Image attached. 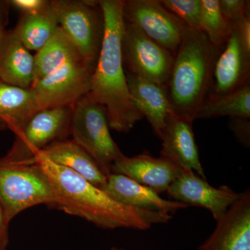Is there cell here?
Segmentation results:
<instances>
[{
  "label": "cell",
  "instance_id": "3957f363",
  "mask_svg": "<svg viewBox=\"0 0 250 250\" xmlns=\"http://www.w3.org/2000/svg\"><path fill=\"white\" fill-rule=\"evenodd\" d=\"M222 47L210 42L203 31H190L174 55L167 87L172 111L193 121L211 91L215 60Z\"/></svg>",
  "mask_w": 250,
  "mask_h": 250
},
{
  "label": "cell",
  "instance_id": "e0dca14e",
  "mask_svg": "<svg viewBox=\"0 0 250 250\" xmlns=\"http://www.w3.org/2000/svg\"><path fill=\"white\" fill-rule=\"evenodd\" d=\"M130 96L135 107L146 118L161 139L166 119L172 111L167 89L150 81L126 72Z\"/></svg>",
  "mask_w": 250,
  "mask_h": 250
},
{
  "label": "cell",
  "instance_id": "2e32d148",
  "mask_svg": "<svg viewBox=\"0 0 250 250\" xmlns=\"http://www.w3.org/2000/svg\"><path fill=\"white\" fill-rule=\"evenodd\" d=\"M104 190L117 202L141 210L173 215L177 210L188 207L181 202L162 198L154 190L123 174H109Z\"/></svg>",
  "mask_w": 250,
  "mask_h": 250
},
{
  "label": "cell",
  "instance_id": "ba28073f",
  "mask_svg": "<svg viewBox=\"0 0 250 250\" xmlns=\"http://www.w3.org/2000/svg\"><path fill=\"white\" fill-rule=\"evenodd\" d=\"M71 115V106L39 110L15 134L14 142L5 156L14 161L34 160L51 143L70 136Z\"/></svg>",
  "mask_w": 250,
  "mask_h": 250
},
{
  "label": "cell",
  "instance_id": "d6986e66",
  "mask_svg": "<svg viewBox=\"0 0 250 250\" xmlns=\"http://www.w3.org/2000/svg\"><path fill=\"white\" fill-rule=\"evenodd\" d=\"M41 152L54 164L72 171L96 187L104 188L107 176L93 157L72 140L56 141Z\"/></svg>",
  "mask_w": 250,
  "mask_h": 250
},
{
  "label": "cell",
  "instance_id": "7a4b0ae2",
  "mask_svg": "<svg viewBox=\"0 0 250 250\" xmlns=\"http://www.w3.org/2000/svg\"><path fill=\"white\" fill-rule=\"evenodd\" d=\"M104 36L88 94L106 108L110 129L128 133L143 116L135 107L128 88L122 55L124 0H100Z\"/></svg>",
  "mask_w": 250,
  "mask_h": 250
},
{
  "label": "cell",
  "instance_id": "7c38bea8",
  "mask_svg": "<svg viewBox=\"0 0 250 250\" xmlns=\"http://www.w3.org/2000/svg\"><path fill=\"white\" fill-rule=\"evenodd\" d=\"M193 120L171 111L163 131L161 156L182 170L192 171L206 179L192 129Z\"/></svg>",
  "mask_w": 250,
  "mask_h": 250
},
{
  "label": "cell",
  "instance_id": "9a60e30c",
  "mask_svg": "<svg viewBox=\"0 0 250 250\" xmlns=\"http://www.w3.org/2000/svg\"><path fill=\"white\" fill-rule=\"evenodd\" d=\"M250 75V52L233 28L215 60L210 93L220 95L234 91L249 82Z\"/></svg>",
  "mask_w": 250,
  "mask_h": 250
},
{
  "label": "cell",
  "instance_id": "d4e9b609",
  "mask_svg": "<svg viewBox=\"0 0 250 250\" xmlns=\"http://www.w3.org/2000/svg\"><path fill=\"white\" fill-rule=\"evenodd\" d=\"M167 11L192 31L200 30L202 0H160Z\"/></svg>",
  "mask_w": 250,
  "mask_h": 250
},
{
  "label": "cell",
  "instance_id": "9c48e42d",
  "mask_svg": "<svg viewBox=\"0 0 250 250\" xmlns=\"http://www.w3.org/2000/svg\"><path fill=\"white\" fill-rule=\"evenodd\" d=\"M125 21L134 24L149 39L175 55L190 30L167 11L160 0H126Z\"/></svg>",
  "mask_w": 250,
  "mask_h": 250
},
{
  "label": "cell",
  "instance_id": "4316f807",
  "mask_svg": "<svg viewBox=\"0 0 250 250\" xmlns=\"http://www.w3.org/2000/svg\"><path fill=\"white\" fill-rule=\"evenodd\" d=\"M229 126L236 139L246 147L250 146V119L234 117L231 118Z\"/></svg>",
  "mask_w": 250,
  "mask_h": 250
},
{
  "label": "cell",
  "instance_id": "cb8c5ba5",
  "mask_svg": "<svg viewBox=\"0 0 250 250\" xmlns=\"http://www.w3.org/2000/svg\"><path fill=\"white\" fill-rule=\"evenodd\" d=\"M200 30L218 47H223L231 36L232 24L222 13L218 0H202Z\"/></svg>",
  "mask_w": 250,
  "mask_h": 250
},
{
  "label": "cell",
  "instance_id": "f1b7e54d",
  "mask_svg": "<svg viewBox=\"0 0 250 250\" xmlns=\"http://www.w3.org/2000/svg\"><path fill=\"white\" fill-rule=\"evenodd\" d=\"M9 223L0 205V250H6L9 242Z\"/></svg>",
  "mask_w": 250,
  "mask_h": 250
},
{
  "label": "cell",
  "instance_id": "44dd1931",
  "mask_svg": "<svg viewBox=\"0 0 250 250\" xmlns=\"http://www.w3.org/2000/svg\"><path fill=\"white\" fill-rule=\"evenodd\" d=\"M59 27L57 15L50 0L48 6L39 12L21 14L13 30L29 51L40 50Z\"/></svg>",
  "mask_w": 250,
  "mask_h": 250
},
{
  "label": "cell",
  "instance_id": "603a6c76",
  "mask_svg": "<svg viewBox=\"0 0 250 250\" xmlns=\"http://www.w3.org/2000/svg\"><path fill=\"white\" fill-rule=\"evenodd\" d=\"M238 117L250 119V83L224 95L210 93L195 114L194 120L218 117Z\"/></svg>",
  "mask_w": 250,
  "mask_h": 250
},
{
  "label": "cell",
  "instance_id": "5bb4252c",
  "mask_svg": "<svg viewBox=\"0 0 250 250\" xmlns=\"http://www.w3.org/2000/svg\"><path fill=\"white\" fill-rule=\"evenodd\" d=\"M216 223L198 250H250V190L245 191Z\"/></svg>",
  "mask_w": 250,
  "mask_h": 250
},
{
  "label": "cell",
  "instance_id": "4dcf8cb0",
  "mask_svg": "<svg viewBox=\"0 0 250 250\" xmlns=\"http://www.w3.org/2000/svg\"><path fill=\"white\" fill-rule=\"evenodd\" d=\"M127 250L125 249H123V248H116V247H113V248H110L109 250Z\"/></svg>",
  "mask_w": 250,
  "mask_h": 250
},
{
  "label": "cell",
  "instance_id": "ac0fdd59",
  "mask_svg": "<svg viewBox=\"0 0 250 250\" xmlns=\"http://www.w3.org/2000/svg\"><path fill=\"white\" fill-rule=\"evenodd\" d=\"M0 80L29 89L34 82V56L14 30L6 31L0 47Z\"/></svg>",
  "mask_w": 250,
  "mask_h": 250
},
{
  "label": "cell",
  "instance_id": "4fadbf2b",
  "mask_svg": "<svg viewBox=\"0 0 250 250\" xmlns=\"http://www.w3.org/2000/svg\"><path fill=\"white\" fill-rule=\"evenodd\" d=\"M183 170L165 158L154 157L143 153L118 159L111 167V173L123 174L160 195L169 187Z\"/></svg>",
  "mask_w": 250,
  "mask_h": 250
},
{
  "label": "cell",
  "instance_id": "f546056e",
  "mask_svg": "<svg viewBox=\"0 0 250 250\" xmlns=\"http://www.w3.org/2000/svg\"><path fill=\"white\" fill-rule=\"evenodd\" d=\"M10 6L9 1L0 0V47L6 32Z\"/></svg>",
  "mask_w": 250,
  "mask_h": 250
},
{
  "label": "cell",
  "instance_id": "52a82bcc",
  "mask_svg": "<svg viewBox=\"0 0 250 250\" xmlns=\"http://www.w3.org/2000/svg\"><path fill=\"white\" fill-rule=\"evenodd\" d=\"M122 55L127 72L167 89L174 54L126 21L122 38Z\"/></svg>",
  "mask_w": 250,
  "mask_h": 250
},
{
  "label": "cell",
  "instance_id": "484cf974",
  "mask_svg": "<svg viewBox=\"0 0 250 250\" xmlns=\"http://www.w3.org/2000/svg\"><path fill=\"white\" fill-rule=\"evenodd\" d=\"M225 17L232 24L250 16V1L247 0H218Z\"/></svg>",
  "mask_w": 250,
  "mask_h": 250
},
{
  "label": "cell",
  "instance_id": "30bf717a",
  "mask_svg": "<svg viewBox=\"0 0 250 250\" xmlns=\"http://www.w3.org/2000/svg\"><path fill=\"white\" fill-rule=\"evenodd\" d=\"M93 72L82 59L71 61L33 84L41 109L73 106L89 93Z\"/></svg>",
  "mask_w": 250,
  "mask_h": 250
},
{
  "label": "cell",
  "instance_id": "6da1fadb",
  "mask_svg": "<svg viewBox=\"0 0 250 250\" xmlns=\"http://www.w3.org/2000/svg\"><path fill=\"white\" fill-rule=\"evenodd\" d=\"M47 174L59 208L106 229L117 228L147 230L156 224L168 223L172 215L128 207L78 174L54 164L42 152L34 157Z\"/></svg>",
  "mask_w": 250,
  "mask_h": 250
},
{
  "label": "cell",
  "instance_id": "83f0119b",
  "mask_svg": "<svg viewBox=\"0 0 250 250\" xmlns=\"http://www.w3.org/2000/svg\"><path fill=\"white\" fill-rule=\"evenodd\" d=\"M50 0H11L10 6L21 11V14H31L39 12L45 9Z\"/></svg>",
  "mask_w": 250,
  "mask_h": 250
},
{
  "label": "cell",
  "instance_id": "277c9868",
  "mask_svg": "<svg viewBox=\"0 0 250 250\" xmlns=\"http://www.w3.org/2000/svg\"><path fill=\"white\" fill-rule=\"evenodd\" d=\"M55 204L47 174L34 160L0 157V205L10 223L23 210L35 206Z\"/></svg>",
  "mask_w": 250,
  "mask_h": 250
},
{
  "label": "cell",
  "instance_id": "8fae6325",
  "mask_svg": "<svg viewBox=\"0 0 250 250\" xmlns=\"http://www.w3.org/2000/svg\"><path fill=\"white\" fill-rule=\"evenodd\" d=\"M167 193L174 201L209 210L217 222L243 197L244 192H235L228 186L212 187L207 179L192 171L183 170L171 184Z\"/></svg>",
  "mask_w": 250,
  "mask_h": 250
},
{
  "label": "cell",
  "instance_id": "7402d4cb",
  "mask_svg": "<svg viewBox=\"0 0 250 250\" xmlns=\"http://www.w3.org/2000/svg\"><path fill=\"white\" fill-rule=\"evenodd\" d=\"M80 59H82L78 50L59 27L48 42L34 55V83L66 62Z\"/></svg>",
  "mask_w": 250,
  "mask_h": 250
},
{
  "label": "cell",
  "instance_id": "5b68a950",
  "mask_svg": "<svg viewBox=\"0 0 250 250\" xmlns=\"http://www.w3.org/2000/svg\"><path fill=\"white\" fill-rule=\"evenodd\" d=\"M70 136L107 177L113 164L125 156L110 133L106 108L88 95L72 106Z\"/></svg>",
  "mask_w": 250,
  "mask_h": 250
},
{
  "label": "cell",
  "instance_id": "ffe728a7",
  "mask_svg": "<svg viewBox=\"0 0 250 250\" xmlns=\"http://www.w3.org/2000/svg\"><path fill=\"white\" fill-rule=\"evenodd\" d=\"M39 110L31 88L24 89L0 80V129H9L15 134Z\"/></svg>",
  "mask_w": 250,
  "mask_h": 250
},
{
  "label": "cell",
  "instance_id": "8992f818",
  "mask_svg": "<svg viewBox=\"0 0 250 250\" xmlns=\"http://www.w3.org/2000/svg\"><path fill=\"white\" fill-rule=\"evenodd\" d=\"M59 27L93 72L104 36V18L99 1L52 0Z\"/></svg>",
  "mask_w": 250,
  "mask_h": 250
}]
</instances>
